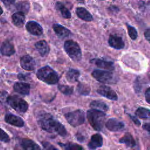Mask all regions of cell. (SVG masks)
<instances>
[{"label":"cell","mask_w":150,"mask_h":150,"mask_svg":"<svg viewBox=\"0 0 150 150\" xmlns=\"http://www.w3.org/2000/svg\"><path fill=\"white\" fill-rule=\"evenodd\" d=\"M37 122L43 130L49 133L56 134L61 137H65L67 135V130L64 126L49 112H40L37 117Z\"/></svg>","instance_id":"cell-1"},{"label":"cell","mask_w":150,"mask_h":150,"mask_svg":"<svg viewBox=\"0 0 150 150\" xmlns=\"http://www.w3.org/2000/svg\"><path fill=\"white\" fill-rule=\"evenodd\" d=\"M87 120L92 128L97 131H100L104 125L106 114L101 111L90 109L87 111Z\"/></svg>","instance_id":"cell-2"},{"label":"cell","mask_w":150,"mask_h":150,"mask_svg":"<svg viewBox=\"0 0 150 150\" xmlns=\"http://www.w3.org/2000/svg\"><path fill=\"white\" fill-rule=\"evenodd\" d=\"M36 76L40 80L48 84H56L59 80L58 74L48 66L39 69L36 73Z\"/></svg>","instance_id":"cell-3"},{"label":"cell","mask_w":150,"mask_h":150,"mask_svg":"<svg viewBox=\"0 0 150 150\" xmlns=\"http://www.w3.org/2000/svg\"><path fill=\"white\" fill-rule=\"evenodd\" d=\"M7 104L14 110L19 113H25L27 111L28 103L18 96H9L6 98Z\"/></svg>","instance_id":"cell-4"},{"label":"cell","mask_w":150,"mask_h":150,"mask_svg":"<svg viewBox=\"0 0 150 150\" xmlns=\"http://www.w3.org/2000/svg\"><path fill=\"white\" fill-rule=\"evenodd\" d=\"M64 48L68 56L74 62H78L81 59V51L78 43L72 40L64 42Z\"/></svg>","instance_id":"cell-5"},{"label":"cell","mask_w":150,"mask_h":150,"mask_svg":"<svg viewBox=\"0 0 150 150\" xmlns=\"http://www.w3.org/2000/svg\"><path fill=\"white\" fill-rule=\"evenodd\" d=\"M64 117L67 122L73 127H78L84 122V112L81 110H76L73 111L67 112Z\"/></svg>","instance_id":"cell-6"},{"label":"cell","mask_w":150,"mask_h":150,"mask_svg":"<svg viewBox=\"0 0 150 150\" xmlns=\"http://www.w3.org/2000/svg\"><path fill=\"white\" fill-rule=\"evenodd\" d=\"M91 75L96 80L103 83L111 84L115 81L113 74L108 71L95 70L92 72Z\"/></svg>","instance_id":"cell-7"},{"label":"cell","mask_w":150,"mask_h":150,"mask_svg":"<svg viewBox=\"0 0 150 150\" xmlns=\"http://www.w3.org/2000/svg\"><path fill=\"white\" fill-rule=\"evenodd\" d=\"M97 92L101 96L111 100L116 101L118 99L116 93L112 88L107 86H100L97 90Z\"/></svg>","instance_id":"cell-8"},{"label":"cell","mask_w":150,"mask_h":150,"mask_svg":"<svg viewBox=\"0 0 150 150\" xmlns=\"http://www.w3.org/2000/svg\"><path fill=\"white\" fill-rule=\"evenodd\" d=\"M4 120L6 123L15 127H22L25 125L24 121L21 117L11 113L6 114L5 116Z\"/></svg>","instance_id":"cell-9"},{"label":"cell","mask_w":150,"mask_h":150,"mask_svg":"<svg viewBox=\"0 0 150 150\" xmlns=\"http://www.w3.org/2000/svg\"><path fill=\"white\" fill-rule=\"evenodd\" d=\"M106 128L113 132H117L122 130L124 128V124L115 118H110L105 123Z\"/></svg>","instance_id":"cell-10"},{"label":"cell","mask_w":150,"mask_h":150,"mask_svg":"<svg viewBox=\"0 0 150 150\" xmlns=\"http://www.w3.org/2000/svg\"><path fill=\"white\" fill-rule=\"evenodd\" d=\"M20 63L21 67L28 71L33 70L35 68L36 62L33 58L29 55H25L20 59Z\"/></svg>","instance_id":"cell-11"},{"label":"cell","mask_w":150,"mask_h":150,"mask_svg":"<svg viewBox=\"0 0 150 150\" xmlns=\"http://www.w3.org/2000/svg\"><path fill=\"white\" fill-rule=\"evenodd\" d=\"M26 29L28 32L33 35L40 36L43 33V29L41 25L33 21H29L26 23Z\"/></svg>","instance_id":"cell-12"},{"label":"cell","mask_w":150,"mask_h":150,"mask_svg":"<svg viewBox=\"0 0 150 150\" xmlns=\"http://www.w3.org/2000/svg\"><path fill=\"white\" fill-rule=\"evenodd\" d=\"M0 52L2 55L6 56H10L13 54L15 50L13 43L10 40H5L0 47Z\"/></svg>","instance_id":"cell-13"},{"label":"cell","mask_w":150,"mask_h":150,"mask_svg":"<svg viewBox=\"0 0 150 150\" xmlns=\"http://www.w3.org/2000/svg\"><path fill=\"white\" fill-rule=\"evenodd\" d=\"M103 137L100 134H95L93 135L88 143V148L90 150H95L103 145Z\"/></svg>","instance_id":"cell-14"},{"label":"cell","mask_w":150,"mask_h":150,"mask_svg":"<svg viewBox=\"0 0 150 150\" xmlns=\"http://www.w3.org/2000/svg\"><path fill=\"white\" fill-rule=\"evenodd\" d=\"M21 146L23 150H42L38 144L33 140L28 138L21 139Z\"/></svg>","instance_id":"cell-15"},{"label":"cell","mask_w":150,"mask_h":150,"mask_svg":"<svg viewBox=\"0 0 150 150\" xmlns=\"http://www.w3.org/2000/svg\"><path fill=\"white\" fill-rule=\"evenodd\" d=\"M35 46L40 55L42 57L46 56L50 52V47L47 43L44 40L37 42L35 44Z\"/></svg>","instance_id":"cell-16"},{"label":"cell","mask_w":150,"mask_h":150,"mask_svg":"<svg viewBox=\"0 0 150 150\" xmlns=\"http://www.w3.org/2000/svg\"><path fill=\"white\" fill-rule=\"evenodd\" d=\"M108 43L110 46L116 49H121L124 47L125 44L122 39L116 35H110L108 39Z\"/></svg>","instance_id":"cell-17"},{"label":"cell","mask_w":150,"mask_h":150,"mask_svg":"<svg viewBox=\"0 0 150 150\" xmlns=\"http://www.w3.org/2000/svg\"><path fill=\"white\" fill-rule=\"evenodd\" d=\"M13 87L15 91L22 95H28L30 93V86L28 83L16 82L14 84Z\"/></svg>","instance_id":"cell-18"},{"label":"cell","mask_w":150,"mask_h":150,"mask_svg":"<svg viewBox=\"0 0 150 150\" xmlns=\"http://www.w3.org/2000/svg\"><path fill=\"white\" fill-rule=\"evenodd\" d=\"M53 29L55 33L57 35V36L60 38H64L68 37L71 33L70 30H69L64 26L57 23H55L53 25Z\"/></svg>","instance_id":"cell-19"},{"label":"cell","mask_w":150,"mask_h":150,"mask_svg":"<svg viewBox=\"0 0 150 150\" xmlns=\"http://www.w3.org/2000/svg\"><path fill=\"white\" fill-rule=\"evenodd\" d=\"M13 23L17 27L21 28L25 23V13L21 12H16L12 15Z\"/></svg>","instance_id":"cell-20"},{"label":"cell","mask_w":150,"mask_h":150,"mask_svg":"<svg viewBox=\"0 0 150 150\" xmlns=\"http://www.w3.org/2000/svg\"><path fill=\"white\" fill-rule=\"evenodd\" d=\"M76 14L79 18L87 22H90L93 19L91 14L83 7H79L76 9Z\"/></svg>","instance_id":"cell-21"},{"label":"cell","mask_w":150,"mask_h":150,"mask_svg":"<svg viewBox=\"0 0 150 150\" xmlns=\"http://www.w3.org/2000/svg\"><path fill=\"white\" fill-rule=\"evenodd\" d=\"M91 62H94V64L100 68L105 69L108 70H112L114 69V64L111 62L106 61L104 60H101L100 59H93L91 61Z\"/></svg>","instance_id":"cell-22"},{"label":"cell","mask_w":150,"mask_h":150,"mask_svg":"<svg viewBox=\"0 0 150 150\" xmlns=\"http://www.w3.org/2000/svg\"><path fill=\"white\" fill-rule=\"evenodd\" d=\"M119 142L121 144H125L127 147H133L136 145L135 139L129 133H126L122 138L120 139Z\"/></svg>","instance_id":"cell-23"},{"label":"cell","mask_w":150,"mask_h":150,"mask_svg":"<svg viewBox=\"0 0 150 150\" xmlns=\"http://www.w3.org/2000/svg\"><path fill=\"white\" fill-rule=\"evenodd\" d=\"M90 107L95 110H97L101 111H107L108 110V105L103 101L100 100H94L90 104Z\"/></svg>","instance_id":"cell-24"},{"label":"cell","mask_w":150,"mask_h":150,"mask_svg":"<svg viewBox=\"0 0 150 150\" xmlns=\"http://www.w3.org/2000/svg\"><path fill=\"white\" fill-rule=\"evenodd\" d=\"M79 76V71L74 69H70L66 74V79L70 83H74L77 81Z\"/></svg>","instance_id":"cell-25"},{"label":"cell","mask_w":150,"mask_h":150,"mask_svg":"<svg viewBox=\"0 0 150 150\" xmlns=\"http://www.w3.org/2000/svg\"><path fill=\"white\" fill-rule=\"evenodd\" d=\"M56 9L60 11L62 16L65 19H69L71 18V13L69 9L60 2H57L55 5Z\"/></svg>","instance_id":"cell-26"},{"label":"cell","mask_w":150,"mask_h":150,"mask_svg":"<svg viewBox=\"0 0 150 150\" xmlns=\"http://www.w3.org/2000/svg\"><path fill=\"white\" fill-rule=\"evenodd\" d=\"M135 115L142 119L150 118V110L144 107H139L135 111Z\"/></svg>","instance_id":"cell-27"},{"label":"cell","mask_w":150,"mask_h":150,"mask_svg":"<svg viewBox=\"0 0 150 150\" xmlns=\"http://www.w3.org/2000/svg\"><path fill=\"white\" fill-rule=\"evenodd\" d=\"M60 146H62L64 150H83V147L76 143L67 142L66 144L58 143Z\"/></svg>","instance_id":"cell-28"},{"label":"cell","mask_w":150,"mask_h":150,"mask_svg":"<svg viewBox=\"0 0 150 150\" xmlns=\"http://www.w3.org/2000/svg\"><path fill=\"white\" fill-rule=\"evenodd\" d=\"M77 90L81 95H88L90 92V87L86 84L79 83L77 87Z\"/></svg>","instance_id":"cell-29"},{"label":"cell","mask_w":150,"mask_h":150,"mask_svg":"<svg viewBox=\"0 0 150 150\" xmlns=\"http://www.w3.org/2000/svg\"><path fill=\"white\" fill-rule=\"evenodd\" d=\"M16 8L19 11V12H21L25 14L27 13L30 8L29 3L27 1L19 2L16 4Z\"/></svg>","instance_id":"cell-30"},{"label":"cell","mask_w":150,"mask_h":150,"mask_svg":"<svg viewBox=\"0 0 150 150\" xmlns=\"http://www.w3.org/2000/svg\"><path fill=\"white\" fill-rule=\"evenodd\" d=\"M58 89L62 93L66 96L71 95L73 93V87L67 85L60 84L58 86Z\"/></svg>","instance_id":"cell-31"},{"label":"cell","mask_w":150,"mask_h":150,"mask_svg":"<svg viewBox=\"0 0 150 150\" xmlns=\"http://www.w3.org/2000/svg\"><path fill=\"white\" fill-rule=\"evenodd\" d=\"M127 30H128V33L130 38L132 40H135L138 36L137 31L135 29V28L127 24Z\"/></svg>","instance_id":"cell-32"},{"label":"cell","mask_w":150,"mask_h":150,"mask_svg":"<svg viewBox=\"0 0 150 150\" xmlns=\"http://www.w3.org/2000/svg\"><path fill=\"white\" fill-rule=\"evenodd\" d=\"M11 139L8 135V134L2 129L0 128V141L4 142H9Z\"/></svg>","instance_id":"cell-33"},{"label":"cell","mask_w":150,"mask_h":150,"mask_svg":"<svg viewBox=\"0 0 150 150\" xmlns=\"http://www.w3.org/2000/svg\"><path fill=\"white\" fill-rule=\"evenodd\" d=\"M43 148L45 149V150H59L58 149H57L54 145H53L52 144H50V142H47V141H43L41 142Z\"/></svg>","instance_id":"cell-34"},{"label":"cell","mask_w":150,"mask_h":150,"mask_svg":"<svg viewBox=\"0 0 150 150\" xmlns=\"http://www.w3.org/2000/svg\"><path fill=\"white\" fill-rule=\"evenodd\" d=\"M145 97L146 101L150 104V87L146 90L145 93Z\"/></svg>","instance_id":"cell-35"},{"label":"cell","mask_w":150,"mask_h":150,"mask_svg":"<svg viewBox=\"0 0 150 150\" xmlns=\"http://www.w3.org/2000/svg\"><path fill=\"white\" fill-rule=\"evenodd\" d=\"M129 116V117H130V118L132 120V121L134 122V124L136 125H137V126H139L140 125H141V122H140V121L137 119V117H134V116H133V115H128Z\"/></svg>","instance_id":"cell-36"},{"label":"cell","mask_w":150,"mask_h":150,"mask_svg":"<svg viewBox=\"0 0 150 150\" xmlns=\"http://www.w3.org/2000/svg\"><path fill=\"white\" fill-rule=\"evenodd\" d=\"M1 1L6 6H9L14 4L15 0H1Z\"/></svg>","instance_id":"cell-37"},{"label":"cell","mask_w":150,"mask_h":150,"mask_svg":"<svg viewBox=\"0 0 150 150\" xmlns=\"http://www.w3.org/2000/svg\"><path fill=\"white\" fill-rule=\"evenodd\" d=\"M144 36L146 40L150 43V29H148L145 31Z\"/></svg>","instance_id":"cell-38"},{"label":"cell","mask_w":150,"mask_h":150,"mask_svg":"<svg viewBox=\"0 0 150 150\" xmlns=\"http://www.w3.org/2000/svg\"><path fill=\"white\" fill-rule=\"evenodd\" d=\"M142 128L146 130L150 134V123H145L142 125Z\"/></svg>","instance_id":"cell-39"},{"label":"cell","mask_w":150,"mask_h":150,"mask_svg":"<svg viewBox=\"0 0 150 150\" xmlns=\"http://www.w3.org/2000/svg\"><path fill=\"white\" fill-rule=\"evenodd\" d=\"M76 138H77V139L80 141V142H83L85 140V138L83 135H82L81 134H80L79 133H78L77 134V136H76Z\"/></svg>","instance_id":"cell-40"},{"label":"cell","mask_w":150,"mask_h":150,"mask_svg":"<svg viewBox=\"0 0 150 150\" xmlns=\"http://www.w3.org/2000/svg\"><path fill=\"white\" fill-rule=\"evenodd\" d=\"M2 13H3V9H2V8H1V6H0V15H1V14H2Z\"/></svg>","instance_id":"cell-41"},{"label":"cell","mask_w":150,"mask_h":150,"mask_svg":"<svg viewBox=\"0 0 150 150\" xmlns=\"http://www.w3.org/2000/svg\"><path fill=\"white\" fill-rule=\"evenodd\" d=\"M147 150H150V145L148 146V148H147Z\"/></svg>","instance_id":"cell-42"},{"label":"cell","mask_w":150,"mask_h":150,"mask_svg":"<svg viewBox=\"0 0 150 150\" xmlns=\"http://www.w3.org/2000/svg\"><path fill=\"white\" fill-rule=\"evenodd\" d=\"M134 150H138V149H136V148H135V149H134Z\"/></svg>","instance_id":"cell-43"}]
</instances>
